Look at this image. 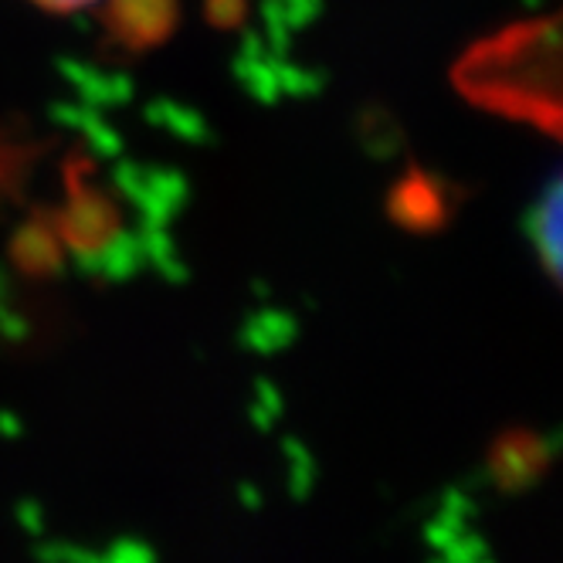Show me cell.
Wrapping results in <instances>:
<instances>
[{"instance_id": "6da1fadb", "label": "cell", "mask_w": 563, "mask_h": 563, "mask_svg": "<svg viewBox=\"0 0 563 563\" xmlns=\"http://www.w3.org/2000/svg\"><path fill=\"white\" fill-rule=\"evenodd\" d=\"M27 4L37 11H48V14H75V11L96 8L99 0H27Z\"/></svg>"}]
</instances>
